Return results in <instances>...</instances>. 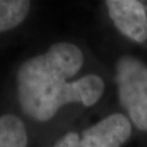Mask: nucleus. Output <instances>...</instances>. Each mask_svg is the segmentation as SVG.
<instances>
[{
	"instance_id": "obj_1",
	"label": "nucleus",
	"mask_w": 147,
	"mask_h": 147,
	"mask_svg": "<svg viewBox=\"0 0 147 147\" xmlns=\"http://www.w3.org/2000/svg\"><path fill=\"white\" fill-rule=\"evenodd\" d=\"M84 64V54L77 45L55 43L47 52L22 63L17 71V98L27 117L37 121L50 120L63 105L97 103L104 91L98 75H86L69 81Z\"/></svg>"
},
{
	"instance_id": "obj_2",
	"label": "nucleus",
	"mask_w": 147,
	"mask_h": 147,
	"mask_svg": "<svg viewBox=\"0 0 147 147\" xmlns=\"http://www.w3.org/2000/svg\"><path fill=\"white\" fill-rule=\"evenodd\" d=\"M119 100L129 118L140 130L147 131V66L131 55L117 63Z\"/></svg>"
},
{
	"instance_id": "obj_3",
	"label": "nucleus",
	"mask_w": 147,
	"mask_h": 147,
	"mask_svg": "<svg viewBox=\"0 0 147 147\" xmlns=\"http://www.w3.org/2000/svg\"><path fill=\"white\" fill-rule=\"evenodd\" d=\"M108 13L124 36L137 43L147 39V16L142 3L136 0H108Z\"/></svg>"
},
{
	"instance_id": "obj_4",
	"label": "nucleus",
	"mask_w": 147,
	"mask_h": 147,
	"mask_svg": "<svg viewBox=\"0 0 147 147\" xmlns=\"http://www.w3.org/2000/svg\"><path fill=\"white\" fill-rule=\"evenodd\" d=\"M130 135V120L123 114H110L82 132L79 147H120Z\"/></svg>"
},
{
	"instance_id": "obj_5",
	"label": "nucleus",
	"mask_w": 147,
	"mask_h": 147,
	"mask_svg": "<svg viewBox=\"0 0 147 147\" xmlns=\"http://www.w3.org/2000/svg\"><path fill=\"white\" fill-rule=\"evenodd\" d=\"M27 131L24 121L13 114L0 117V147H26Z\"/></svg>"
},
{
	"instance_id": "obj_6",
	"label": "nucleus",
	"mask_w": 147,
	"mask_h": 147,
	"mask_svg": "<svg viewBox=\"0 0 147 147\" xmlns=\"http://www.w3.org/2000/svg\"><path fill=\"white\" fill-rule=\"evenodd\" d=\"M30 1L25 0H0V32L15 28L28 15Z\"/></svg>"
},
{
	"instance_id": "obj_7",
	"label": "nucleus",
	"mask_w": 147,
	"mask_h": 147,
	"mask_svg": "<svg viewBox=\"0 0 147 147\" xmlns=\"http://www.w3.org/2000/svg\"><path fill=\"white\" fill-rule=\"evenodd\" d=\"M80 137L76 132H67L53 147H79Z\"/></svg>"
}]
</instances>
